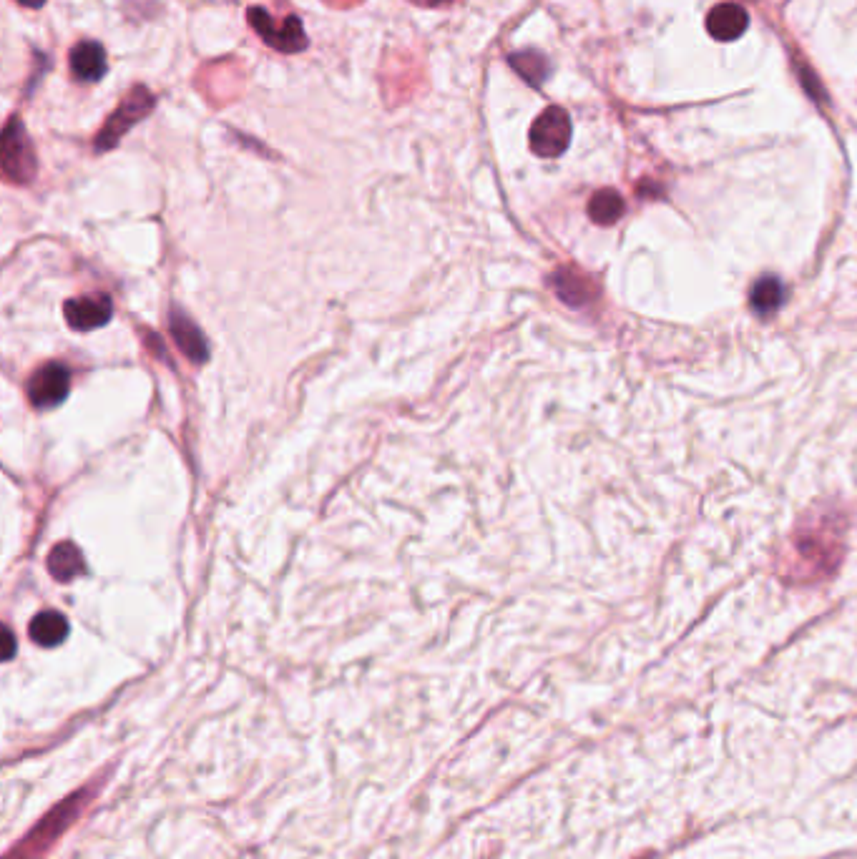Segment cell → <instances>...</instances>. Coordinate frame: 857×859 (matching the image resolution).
<instances>
[{"mask_svg": "<svg viewBox=\"0 0 857 859\" xmlns=\"http://www.w3.org/2000/svg\"><path fill=\"white\" fill-rule=\"evenodd\" d=\"M624 199H621L619 191L614 189H601L591 196L589 201V217L591 222H596L599 227H611V224L619 222L624 217Z\"/></svg>", "mask_w": 857, "mask_h": 859, "instance_id": "5bb4252c", "label": "cell"}, {"mask_svg": "<svg viewBox=\"0 0 857 859\" xmlns=\"http://www.w3.org/2000/svg\"><path fill=\"white\" fill-rule=\"evenodd\" d=\"M511 66L516 68V71L521 73V78H526L531 86H541V83L548 78V71H551L546 56H543V53H538V51L513 53Z\"/></svg>", "mask_w": 857, "mask_h": 859, "instance_id": "2e32d148", "label": "cell"}, {"mask_svg": "<svg viewBox=\"0 0 857 859\" xmlns=\"http://www.w3.org/2000/svg\"><path fill=\"white\" fill-rule=\"evenodd\" d=\"M249 26L264 38V43L282 53H300L307 48V36L302 21L297 16H290L282 26H274L272 16L264 8H249Z\"/></svg>", "mask_w": 857, "mask_h": 859, "instance_id": "5b68a950", "label": "cell"}, {"mask_svg": "<svg viewBox=\"0 0 857 859\" xmlns=\"http://www.w3.org/2000/svg\"><path fill=\"white\" fill-rule=\"evenodd\" d=\"M571 144V119L561 106H548L531 126V149L541 159H556Z\"/></svg>", "mask_w": 857, "mask_h": 859, "instance_id": "277c9868", "label": "cell"}, {"mask_svg": "<svg viewBox=\"0 0 857 859\" xmlns=\"http://www.w3.org/2000/svg\"><path fill=\"white\" fill-rule=\"evenodd\" d=\"M553 289H556L558 299L566 302L568 307H586L596 299L599 289H596L594 279L586 277L576 267H561L553 274Z\"/></svg>", "mask_w": 857, "mask_h": 859, "instance_id": "ba28073f", "label": "cell"}, {"mask_svg": "<svg viewBox=\"0 0 857 859\" xmlns=\"http://www.w3.org/2000/svg\"><path fill=\"white\" fill-rule=\"evenodd\" d=\"M3 636H6V659H11L13 656V636H11V631H8V628H6V633H3Z\"/></svg>", "mask_w": 857, "mask_h": 859, "instance_id": "ac0fdd59", "label": "cell"}, {"mask_svg": "<svg viewBox=\"0 0 857 859\" xmlns=\"http://www.w3.org/2000/svg\"><path fill=\"white\" fill-rule=\"evenodd\" d=\"M18 3H21V6H26V8H41V6H46V0H18Z\"/></svg>", "mask_w": 857, "mask_h": 859, "instance_id": "d6986e66", "label": "cell"}, {"mask_svg": "<svg viewBox=\"0 0 857 859\" xmlns=\"http://www.w3.org/2000/svg\"><path fill=\"white\" fill-rule=\"evenodd\" d=\"M154 106H156V98L149 88L146 86L131 88L129 96L121 101L119 109L109 116V121H106V126L101 129V134L96 136V151L114 149V146L119 144V141L124 139V136L129 134L141 119H146V116L154 111Z\"/></svg>", "mask_w": 857, "mask_h": 859, "instance_id": "7a4b0ae2", "label": "cell"}, {"mask_svg": "<svg viewBox=\"0 0 857 859\" xmlns=\"http://www.w3.org/2000/svg\"><path fill=\"white\" fill-rule=\"evenodd\" d=\"M749 26V16L742 6L737 3H722V6L712 8L707 16V31L709 36L717 38V41H737L739 36H744Z\"/></svg>", "mask_w": 857, "mask_h": 859, "instance_id": "9c48e42d", "label": "cell"}, {"mask_svg": "<svg viewBox=\"0 0 857 859\" xmlns=\"http://www.w3.org/2000/svg\"><path fill=\"white\" fill-rule=\"evenodd\" d=\"M83 568H86V561H83L81 551L73 543H58L51 551V556H48V571L61 583H68L76 576H81Z\"/></svg>", "mask_w": 857, "mask_h": 859, "instance_id": "7c38bea8", "label": "cell"}, {"mask_svg": "<svg viewBox=\"0 0 857 859\" xmlns=\"http://www.w3.org/2000/svg\"><path fill=\"white\" fill-rule=\"evenodd\" d=\"M66 636H68V621L61 616V613L43 611L31 621V638L38 643V646L53 649V646H58Z\"/></svg>", "mask_w": 857, "mask_h": 859, "instance_id": "4fadbf2b", "label": "cell"}, {"mask_svg": "<svg viewBox=\"0 0 857 859\" xmlns=\"http://www.w3.org/2000/svg\"><path fill=\"white\" fill-rule=\"evenodd\" d=\"M782 299H785V289H782L780 279L775 277H762L759 282H754L752 292H749V304L759 317H770L780 307Z\"/></svg>", "mask_w": 857, "mask_h": 859, "instance_id": "9a60e30c", "label": "cell"}, {"mask_svg": "<svg viewBox=\"0 0 857 859\" xmlns=\"http://www.w3.org/2000/svg\"><path fill=\"white\" fill-rule=\"evenodd\" d=\"M71 73L83 83H96L106 76V51L96 41H81L71 51Z\"/></svg>", "mask_w": 857, "mask_h": 859, "instance_id": "30bf717a", "label": "cell"}, {"mask_svg": "<svg viewBox=\"0 0 857 859\" xmlns=\"http://www.w3.org/2000/svg\"><path fill=\"white\" fill-rule=\"evenodd\" d=\"M415 6H425V8H435V6H443V3H450V0H413Z\"/></svg>", "mask_w": 857, "mask_h": 859, "instance_id": "e0dca14e", "label": "cell"}, {"mask_svg": "<svg viewBox=\"0 0 857 859\" xmlns=\"http://www.w3.org/2000/svg\"><path fill=\"white\" fill-rule=\"evenodd\" d=\"M171 337L176 340V345H179V350L184 352L186 357L192 362H207L209 352H207V340H204V335L199 332V327L194 325L192 319L186 317L181 309H174L171 312Z\"/></svg>", "mask_w": 857, "mask_h": 859, "instance_id": "8fae6325", "label": "cell"}, {"mask_svg": "<svg viewBox=\"0 0 857 859\" xmlns=\"http://www.w3.org/2000/svg\"><path fill=\"white\" fill-rule=\"evenodd\" d=\"M66 322L78 332H91L104 327L114 314L109 294H91V297L68 299L66 302Z\"/></svg>", "mask_w": 857, "mask_h": 859, "instance_id": "52a82bcc", "label": "cell"}, {"mask_svg": "<svg viewBox=\"0 0 857 859\" xmlns=\"http://www.w3.org/2000/svg\"><path fill=\"white\" fill-rule=\"evenodd\" d=\"M3 174L13 184H28L36 176V151H33L28 131L18 116H13L3 129Z\"/></svg>", "mask_w": 857, "mask_h": 859, "instance_id": "3957f363", "label": "cell"}, {"mask_svg": "<svg viewBox=\"0 0 857 859\" xmlns=\"http://www.w3.org/2000/svg\"><path fill=\"white\" fill-rule=\"evenodd\" d=\"M91 789H83V792H76L73 797H68L66 802L58 804L56 809H51V812L43 817V822L38 824L36 829H33L31 834H28L26 839H23L21 844H18L16 849H13L11 854H8V859H38L43 852H46L48 847H51L53 842H56L58 837H61L63 832H66L68 827H71L73 819L78 817V814L86 809V804L91 802Z\"/></svg>", "mask_w": 857, "mask_h": 859, "instance_id": "6da1fadb", "label": "cell"}, {"mask_svg": "<svg viewBox=\"0 0 857 859\" xmlns=\"http://www.w3.org/2000/svg\"><path fill=\"white\" fill-rule=\"evenodd\" d=\"M71 390V372L61 362H46L28 380V400L38 410H51L61 405Z\"/></svg>", "mask_w": 857, "mask_h": 859, "instance_id": "8992f818", "label": "cell"}]
</instances>
